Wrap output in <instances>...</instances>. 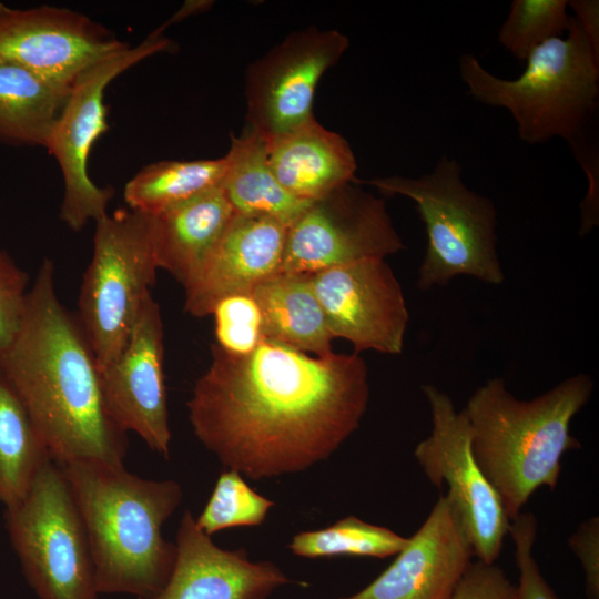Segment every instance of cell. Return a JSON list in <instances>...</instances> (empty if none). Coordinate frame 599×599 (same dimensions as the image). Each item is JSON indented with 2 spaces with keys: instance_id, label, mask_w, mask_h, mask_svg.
<instances>
[{
  "instance_id": "9a60e30c",
  "label": "cell",
  "mask_w": 599,
  "mask_h": 599,
  "mask_svg": "<svg viewBox=\"0 0 599 599\" xmlns=\"http://www.w3.org/2000/svg\"><path fill=\"white\" fill-rule=\"evenodd\" d=\"M164 327L152 295L144 302L123 351L100 369L104 404L114 423L169 458L171 429L163 370Z\"/></svg>"
},
{
  "instance_id": "44dd1931",
  "label": "cell",
  "mask_w": 599,
  "mask_h": 599,
  "mask_svg": "<svg viewBox=\"0 0 599 599\" xmlns=\"http://www.w3.org/2000/svg\"><path fill=\"white\" fill-rule=\"evenodd\" d=\"M252 294L262 313L265 339L315 356L334 353V337L309 275L280 272L256 285Z\"/></svg>"
},
{
  "instance_id": "f546056e",
  "label": "cell",
  "mask_w": 599,
  "mask_h": 599,
  "mask_svg": "<svg viewBox=\"0 0 599 599\" xmlns=\"http://www.w3.org/2000/svg\"><path fill=\"white\" fill-rule=\"evenodd\" d=\"M509 534L515 546V560L519 570L516 586L518 599H559L544 578L534 557L537 520L531 512H520L510 520Z\"/></svg>"
},
{
  "instance_id": "4316f807",
  "label": "cell",
  "mask_w": 599,
  "mask_h": 599,
  "mask_svg": "<svg viewBox=\"0 0 599 599\" xmlns=\"http://www.w3.org/2000/svg\"><path fill=\"white\" fill-rule=\"evenodd\" d=\"M567 8V0H514L498 31V42L526 61L534 49L568 31L571 16Z\"/></svg>"
},
{
  "instance_id": "3957f363",
  "label": "cell",
  "mask_w": 599,
  "mask_h": 599,
  "mask_svg": "<svg viewBox=\"0 0 599 599\" xmlns=\"http://www.w3.org/2000/svg\"><path fill=\"white\" fill-rule=\"evenodd\" d=\"M57 465L85 527L99 593L154 598L175 562V544L164 539L162 527L181 504V485L142 478L123 464Z\"/></svg>"
},
{
  "instance_id": "ffe728a7",
  "label": "cell",
  "mask_w": 599,
  "mask_h": 599,
  "mask_svg": "<svg viewBox=\"0 0 599 599\" xmlns=\"http://www.w3.org/2000/svg\"><path fill=\"white\" fill-rule=\"evenodd\" d=\"M235 214L221 186L152 216L158 268L184 286Z\"/></svg>"
},
{
  "instance_id": "277c9868",
  "label": "cell",
  "mask_w": 599,
  "mask_h": 599,
  "mask_svg": "<svg viewBox=\"0 0 599 599\" xmlns=\"http://www.w3.org/2000/svg\"><path fill=\"white\" fill-rule=\"evenodd\" d=\"M593 387L591 376L579 373L522 400L494 377L469 397L464 410L473 455L510 520L537 489L557 486L564 454L581 447L570 426Z\"/></svg>"
},
{
  "instance_id": "7a4b0ae2",
  "label": "cell",
  "mask_w": 599,
  "mask_h": 599,
  "mask_svg": "<svg viewBox=\"0 0 599 599\" xmlns=\"http://www.w3.org/2000/svg\"><path fill=\"white\" fill-rule=\"evenodd\" d=\"M0 370L55 464H123L126 433L106 409L98 359L78 317L59 300L48 258L28 291L13 337L0 348Z\"/></svg>"
},
{
  "instance_id": "30bf717a",
  "label": "cell",
  "mask_w": 599,
  "mask_h": 599,
  "mask_svg": "<svg viewBox=\"0 0 599 599\" xmlns=\"http://www.w3.org/2000/svg\"><path fill=\"white\" fill-rule=\"evenodd\" d=\"M432 430L419 441L414 456L436 487L448 486L447 497L456 509L475 557L496 562L509 534L510 519L471 450V435L465 410H457L448 394L425 384Z\"/></svg>"
},
{
  "instance_id": "603a6c76",
  "label": "cell",
  "mask_w": 599,
  "mask_h": 599,
  "mask_svg": "<svg viewBox=\"0 0 599 599\" xmlns=\"http://www.w3.org/2000/svg\"><path fill=\"white\" fill-rule=\"evenodd\" d=\"M68 93L0 59V142L44 148Z\"/></svg>"
},
{
  "instance_id": "7402d4cb",
  "label": "cell",
  "mask_w": 599,
  "mask_h": 599,
  "mask_svg": "<svg viewBox=\"0 0 599 599\" xmlns=\"http://www.w3.org/2000/svg\"><path fill=\"white\" fill-rule=\"evenodd\" d=\"M224 156L221 189L235 213L271 217L288 227L312 203L281 186L268 164L265 141L246 128L232 135Z\"/></svg>"
},
{
  "instance_id": "ac0fdd59",
  "label": "cell",
  "mask_w": 599,
  "mask_h": 599,
  "mask_svg": "<svg viewBox=\"0 0 599 599\" xmlns=\"http://www.w3.org/2000/svg\"><path fill=\"white\" fill-rule=\"evenodd\" d=\"M176 556L152 599H267L290 578L271 561H252L244 549L216 546L186 510L176 532Z\"/></svg>"
},
{
  "instance_id": "484cf974",
  "label": "cell",
  "mask_w": 599,
  "mask_h": 599,
  "mask_svg": "<svg viewBox=\"0 0 599 599\" xmlns=\"http://www.w3.org/2000/svg\"><path fill=\"white\" fill-rule=\"evenodd\" d=\"M406 542L407 538L389 528L348 516L327 528L298 532L288 547L304 558L339 555L386 558L397 555Z\"/></svg>"
},
{
  "instance_id": "9c48e42d",
  "label": "cell",
  "mask_w": 599,
  "mask_h": 599,
  "mask_svg": "<svg viewBox=\"0 0 599 599\" xmlns=\"http://www.w3.org/2000/svg\"><path fill=\"white\" fill-rule=\"evenodd\" d=\"M173 47L170 39L150 34L135 47L94 64L71 87L44 148L55 159L63 179L60 220L78 232L108 213L114 195L89 176L88 159L95 141L109 129L104 92L121 73L146 58Z\"/></svg>"
},
{
  "instance_id": "6da1fadb",
  "label": "cell",
  "mask_w": 599,
  "mask_h": 599,
  "mask_svg": "<svg viewBox=\"0 0 599 599\" xmlns=\"http://www.w3.org/2000/svg\"><path fill=\"white\" fill-rule=\"evenodd\" d=\"M186 403L195 437L226 468L260 480L328 459L359 427L369 400L357 353L315 356L264 339L245 355L211 345Z\"/></svg>"
},
{
  "instance_id": "f1b7e54d",
  "label": "cell",
  "mask_w": 599,
  "mask_h": 599,
  "mask_svg": "<svg viewBox=\"0 0 599 599\" xmlns=\"http://www.w3.org/2000/svg\"><path fill=\"white\" fill-rule=\"evenodd\" d=\"M211 315L215 323L214 344L229 354H248L265 339L262 313L252 293L223 298Z\"/></svg>"
},
{
  "instance_id": "cb8c5ba5",
  "label": "cell",
  "mask_w": 599,
  "mask_h": 599,
  "mask_svg": "<svg viewBox=\"0 0 599 599\" xmlns=\"http://www.w3.org/2000/svg\"><path fill=\"white\" fill-rule=\"evenodd\" d=\"M52 460L18 394L0 370V501L19 502Z\"/></svg>"
},
{
  "instance_id": "d6986e66",
  "label": "cell",
  "mask_w": 599,
  "mask_h": 599,
  "mask_svg": "<svg viewBox=\"0 0 599 599\" xmlns=\"http://www.w3.org/2000/svg\"><path fill=\"white\" fill-rule=\"evenodd\" d=\"M265 143L275 179L298 200L314 202L356 180L349 143L316 119Z\"/></svg>"
},
{
  "instance_id": "e575fe53",
  "label": "cell",
  "mask_w": 599,
  "mask_h": 599,
  "mask_svg": "<svg viewBox=\"0 0 599 599\" xmlns=\"http://www.w3.org/2000/svg\"><path fill=\"white\" fill-rule=\"evenodd\" d=\"M209 1H187L166 23L162 24L156 31L152 32L155 35H162V31L170 24L180 21L195 12H201L209 8Z\"/></svg>"
},
{
  "instance_id": "d4e9b609",
  "label": "cell",
  "mask_w": 599,
  "mask_h": 599,
  "mask_svg": "<svg viewBox=\"0 0 599 599\" xmlns=\"http://www.w3.org/2000/svg\"><path fill=\"white\" fill-rule=\"evenodd\" d=\"M225 164V156L148 164L126 182L124 201L134 212L158 215L221 186Z\"/></svg>"
},
{
  "instance_id": "5b68a950",
  "label": "cell",
  "mask_w": 599,
  "mask_h": 599,
  "mask_svg": "<svg viewBox=\"0 0 599 599\" xmlns=\"http://www.w3.org/2000/svg\"><path fill=\"white\" fill-rule=\"evenodd\" d=\"M458 69L470 97L511 114L521 141L561 138L577 156L587 151L586 129L599 95V55L572 16L567 37L534 49L516 79L493 74L471 53L459 58Z\"/></svg>"
},
{
  "instance_id": "4dcf8cb0",
  "label": "cell",
  "mask_w": 599,
  "mask_h": 599,
  "mask_svg": "<svg viewBox=\"0 0 599 599\" xmlns=\"http://www.w3.org/2000/svg\"><path fill=\"white\" fill-rule=\"evenodd\" d=\"M28 275L9 253L0 250V348L13 337L24 308Z\"/></svg>"
},
{
  "instance_id": "7c38bea8",
  "label": "cell",
  "mask_w": 599,
  "mask_h": 599,
  "mask_svg": "<svg viewBox=\"0 0 599 599\" xmlns=\"http://www.w3.org/2000/svg\"><path fill=\"white\" fill-rule=\"evenodd\" d=\"M349 45L338 30L307 28L248 65L245 74L246 129L265 142L311 120L317 84Z\"/></svg>"
},
{
  "instance_id": "1f68e13d",
  "label": "cell",
  "mask_w": 599,
  "mask_h": 599,
  "mask_svg": "<svg viewBox=\"0 0 599 599\" xmlns=\"http://www.w3.org/2000/svg\"><path fill=\"white\" fill-rule=\"evenodd\" d=\"M450 599H518L516 586L494 564L473 561Z\"/></svg>"
},
{
  "instance_id": "836d02e7",
  "label": "cell",
  "mask_w": 599,
  "mask_h": 599,
  "mask_svg": "<svg viewBox=\"0 0 599 599\" xmlns=\"http://www.w3.org/2000/svg\"><path fill=\"white\" fill-rule=\"evenodd\" d=\"M568 7L573 11L575 20L591 45L599 55V1L570 0Z\"/></svg>"
},
{
  "instance_id": "d6a6232c",
  "label": "cell",
  "mask_w": 599,
  "mask_h": 599,
  "mask_svg": "<svg viewBox=\"0 0 599 599\" xmlns=\"http://www.w3.org/2000/svg\"><path fill=\"white\" fill-rule=\"evenodd\" d=\"M568 545L580 560L588 599H599V518L582 521L569 537Z\"/></svg>"
},
{
  "instance_id": "ba28073f",
  "label": "cell",
  "mask_w": 599,
  "mask_h": 599,
  "mask_svg": "<svg viewBox=\"0 0 599 599\" xmlns=\"http://www.w3.org/2000/svg\"><path fill=\"white\" fill-rule=\"evenodd\" d=\"M4 519L37 599H99L85 527L53 460L43 465L27 495L6 508Z\"/></svg>"
},
{
  "instance_id": "4fadbf2b",
  "label": "cell",
  "mask_w": 599,
  "mask_h": 599,
  "mask_svg": "<svg viewBox=\"0 0 599 599\" xmlns=\"http://www.w3.org/2000/svg\"><path fill=\"white\" fill-rule=\"evenodd\" d=\"M129 47L80 12L53 6L18 9L0 2V59L65 93L89 68Z\"/></svg>"
},
{
  "instance_id": "e0dca14e",
  "label": "cell",
  "mask_w": 599,
  "mask_h": 599,
  "mask_svg": "<svg viewBox=\"0 0 599 599\" xmlns=\"http://www.w3.org/2000/svg\"><path fill=\"white\" fill-rule=\"evenodd\" d=\"M287 227L271 217L235 213L184 288V311L212 314L223 298L252 293L280 273Z\"/></svg>"
},
{
  "instance_id": "2e32d148",
  "label": "cell",
  "mask_w": 599,
  "mask_h": 599,
  "mask_svg": "<svg viewBox=\"0 0 599 599\" xmlns=\"http://www.w3.org/2000/svg\"><path fill=\"white\" fill-rule=\"evenodd\" d=\"M474 556L456 509L440 495L389 567L361 591L338 599H450Z\"/></svg>"
},
{
  "instance_id": "5bb4252c",
  "label": "cell",
  "mask_w": 599,
  "mask_h": 599,
  "mask_svg": "<svg viewBox=\"0 0 599 599\" xmlns=\"http://www.w3.org/2000/svg\"><path fill=\"white\" fill-rule=\"evenodd\" d=\"M334 338L354 353L403 352L409 312L403 287L386 258H365L309 274Z\"/></svg>"
},
{
  "instance_id": "8992f818",
  "label": "cell",
  "mask_w": 599,
  "mask_h": 599,
  "mask_svg": "<svg viewBox=\"0 0 599 599\" xmlns=\"http://www.w3.org/2000/svg\"><path fill=\"white\" fill-rule=\"evenodd\" d=\"M356 182L380 194L414 202L426 233L417 275L420 291L445 286L457 276L493 286L504 283L497 250V209L489 197L465 184L456 159L441 155L429 172L418 177L390 175Z\"/></svg>"
},
{
  "instance_id": "83f0119b",
  "label": "cell",
  "mask_w": 599,
  "mask_h": 599,
  "mask_svg": "<svg viewBox=\"0 0 599 599\" xmlns=\"http://www.w3.org/2000/svg\"><path fill=\"white\" fill-rule=\"evenodd\" d=\"M274 501L257 494L243 476L226 469L219 476L209 501L195 518L197 526L209 536L233 527L261 525Z\"/></svg>"
},
{
  "instance_id": "8fae6325",
  "label": "cell",
  "mask_w": 599,
  "mask_h": 599,
  "mask_svg": "<svg viewBox=\"0 0 599 599\" xmlns=\"http://www.w3.org/2000/svg\"><path fill=\"white\" fill-rule=\"evenodd\" d=\"M404 248L385 201L355 180L312 202L287 227L280 272L309 275Z\"/></svg>"
},
{
  "instance_id": "52a82bcc",
  "label": "cell",
  "mask_w": 599,
  "mask_h": 599,
  "mask_svg": "<svg viewBox=\"0 0 599 599\" xmlns=\"http://www.w3.org/2000/svg\"><path fill=\"white\" fill-rule=\"evenodd\" d=\"M158 270L151 215L121 209L95 222L77 317L100 369L125 347Z\"/></svg>"
}]
</instances>
